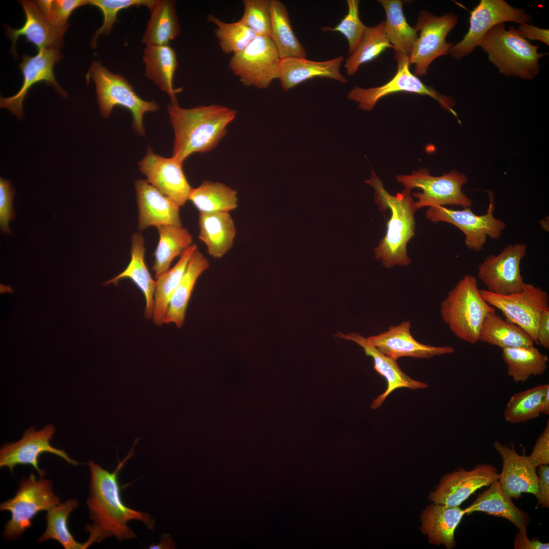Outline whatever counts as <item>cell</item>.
Instances as JSON below:
<instances>
[{
	"instance_id": "cell-1",
	"label": "cell",
	"mask_w": 549,
	"mask_h": 549,
	"mask_svg": "<svg viewBox=\"0 0 549 549\" xmlns=\"http://www.w3.org/2000/svg\"><path fill=\"white\" fill-rule=\"evenodd\" d=\"M140 437L136 438L128 455L113 472L103 468L93 461L88 465L90 473L89 495L86 503L93 524L87 525L85 530L89 533L84 542L87 548L94 542H100L110 537L119 541L136 538L133 530L128 525L131 521L137 520L153 530L155 521L147 512L133 509L122 501L118 482V473L127 462L134 455V448Z\"/></svg>"
},
{
	"instance_id": "cell-2",
	"label": "cell",
	"mask_w": 549,
	"mask_h": 549,
	"mask_svg": "<svg viewBox=\"0 0 549 549\" xmlns=\"http://www.w3.org/2000/svg\"><path fill=\"white\" fill-rule=\"evenodd\" d=\"M167 111L174 132L173 156L182 162L193 154L215 148L236 114L235 110L217 104L183 108L171 104Z\"/></svg>"
},
{
	"instance_id": "cell-3",
	"label": "cell",
	"mask_w": 549,
	"mask_h": 549,
	"mask_svg": "<svg viewBox=\"0 0 549 549\" xmlns=\"http://www.w3.org/2000/svg\"><path fill=\"white\" fill-rule=\"evenodd\" d=\"M365 182L374 188V202L380 210L384 212L389 209L391 212L386 234L374 248L375 257L387 268L410 264L407 245L415 235L414 213L417 210L411 191L404 189L395 196L390 194L373 170Z\"/></svg>"
},
{
	"instance_id": "cell-4",
	"label": "cell",
	"mask_w": 549,
	"mask_h": 549,
	"mask_svg": "<svg viewBox=\"0 0 549 549\" xmlns=\"http://www.w3.org/2000/svg\"><path fill=\"white\" fill-rule=\"evenodd\" d=\"M489 60L499 72L507 76L532 80L539 73V59L544 54L523 38L512 25L497 24L485 35L479 46Z\"/></svg>"
},
{
	"instance_id": "cell-5",
	"label": "cell",
	"mask_w": 549,
	"mask_h": 549,
	"mask_svg": "<svg viewBox=\"0 0 549 549\" xmlns=\"http://www.w3.org/2000/svg\"><path fill=\"white\" fill-rule=\"evenodd\" d=\"M481 296L476 277L466 274L448 293L440 305L443 320L461 340L475 344L486 315L495 312Z\"/></svg>"
},
{
	"instance_id": "cell-6",
	"label": "cell",
	"mask_w": 549,
	"mask_h": 549,
	"mask_svg": "<svg viewBox=\"0 0 549 549\" xmlns=\"http://www.w3.org/2000/svg\"><path fill=\"white\" fill-rule=\"evenodd\" d=\"M92 79L95 84L101 115L109 117L115 106L127 109L132 115V127L140 136L145 134L143 117L147 112H156L160 106L154 101L142 99L123 76L113 74L98 61L94 62L86 75L87 83Z\"/></svg>"
},
{
	"instance_id": "cell-7",
	"label": "cell",
	"mask_w": 549,
	"mask_h": 549,
	"mask_svg": "<svg viewBox=\"0 0 549 549\" xmlns=\"http://www.w3.org/2000/svg\"><path fill=\"white\" fill-rule=\"evenodd\" d=\"M52 486L50 479H37L33 472L28 477L21 479L15 496L0 505L1 511H8L11 514L4 526V539H18L32 526L33 518L39 512L47 511L60 503Z\"/></svg>"
},
{
	"instance_id": "cell-8",
	"label": "cell",
	"mask_w": 549,
	"mask_h": 549,
	"mask_svg": "<svg viewBox=\"0 0 549 549\" xmlns=\"http://www.w3.org/2000/svg\"><path fill=\"white\" fill-rule=\"evenodd\" d=\"M394 57L398 69L396 74L390 80L376 87L364 88L355 86L348 93V99L357 102L360 109L371 111L380 99L388 95L399 92L414 93L433 98L442 108L456 116V113L453 109L455 104L454 99L441 94L433 87L425 85L412 74L409 69L408 55L395 52Z\"/></svg>"
},
{
	"instance_id": "cell-9",
	"label": "cell",
	"mask_w": 549,
	"mask_h": 549,
	"mask_svg": "<svg viewBox=\"0 0 549 549\" xmlns=\"http://www.w3.org/2000/svg\"><path fill=\"white\" fill-rule=\"evenodd\" d=\"M397 181L404 185L407 190L421 189L422 192L413 193L418 200L415 202L417 209L423 207H435L453 205L471 207L472 201L462 190L467 182L466 175L455 170L440 176H434L428 169L422 168L411 174L400 175Z\"/></svg>"
},
{
	"instance_id": "cell-10",
	"label": "cell",
	"mask_w": 549,
	"mask_h": 549,
	"mask_svg": "<svg viewBox=\"0 0 549 549\" xmlns=\"http://www.w3.org/2000/svg\"><path fill=\"white\" fill-rule=\"evenodd\" d=\"M488 194L489 204L484 215H476L470 207L455 210L439 206L429 207L426 212V218L434 223L445 222L454 225L464 234L467 248L480 252L488 237L499 239L506 228L505 223L494 216V196L490 191Z\"/></svg>"
},
{
	"instance_id": "cell-11",
	"label": "cell",
	"mask_w": 549,
	"mask_h": 549,
	"mask_svg": "<svg viewBox=\"0 0 549 549\" xmlns=\"http://www.w3.org/2000/svg\"><path fill=\"white\" fill-rule=\"evenodd\" d=\"M480 292L489 304L502 312L506 321L520 326L537 344L540 316L549 310V296L546 291L525 283L522 290L515 293L497 294L486 289L480 290Z\"/></svg>"
},
{
	"instance_id": "cell-12",
	"label": "cell",
	"mask_w": 549,
	"mask_h": 549,
	"mask_svg": "<svg viewBox=\"0 0 549 549\" xmlns=\"http://www.w3.org/2000/svg\"><path fill=\"white\" fill-rule=\"evenodd\" d=\"M458 19V16L453 12L437 16L426 11L419 12L413 27L417 32H420L419 36L409 56L410 65H414L416 76L425 75L434 60L449 54L453 44L447 43L446 38Z\"/></svg>"
},
{
	"instance_id": "cell-13",
	"label": "cell",
	"mask_w": 549,
	"mask_h": 549,
	"mask_svg": "<svg viewBox=\"0 0 549 549\" xmlns=\"http://www.w3.org/2000/svg\"><path fill=\"white\" fill-rule=\"evenodd\" d=\"M532 20L523 9L512 7L504 0H481L470 11L469 27L463 39L451 47L449 54L460 59L479 46L486 33L494 26L513 22L519 24Z\"/></svg>"
},
{
	"instance_id": "cell-14",
	"label": "cell",
	"mask_w": 549,
	"mask_h": 549,
	"mask_svg": "<svg viewBox=\"0 0 549 549\" xmlns=\"http://www.w3.org/2000/svg\"><path fill=\"white\" fill-rule=\"evenodd\" d=\"M280 61L271 38L257 36L243 50L233 55L229 67L243 85L266 88L279 79Z\"/></svg>"
},
{
	"instance_id": "cell-15",
	"label": "cell",
	"mask_w": 549,
	"mask_h": 549,
	"mask_svg": "<svg viewBox=\"0 0 549 549\" xmlns=\"http://www.w3.org/2000/svg\"><path fill=\"white\" fill-rule=\"evenodd\" d=\"M525 243L508 245L498 255L488 256L479 265L477 277L487 291L506 295L521 291L525 282L520 264L527 253Z\"/></svg>"
},
{
	"instance_id": "cell-16",
	"label": "cell",
	"mask_w": 549,
	"mask_h": 549,
	"mask_svg": "<svg viewBox=\"0 0 549 549\" xmlns=\"http://www.w3.org/2000/svg\"><path fill=\"white\" fill-rule=\"evenodd\" d=\"M55 433L52 424H48L37 431L34 427L26 430L21 439L14 443L3 445L0 450V467H7L13 473L19 465H29L38 472L40 477L46 475L39 466V458L44 453H51L65 460L68 463L77 466L80 463L72 459L64 450L52 446L50 440Z\"/></svg>"
},
{
	"instance_id": "cell-17",
	"label": "cell",
	"mask_w": 549,
	"mask_h": 549,
	"mask_svg": "<svg viewBox=\"0 0 549 549\" xmlns=\"http://www.w3.org/2000/svg\"><path fill=\"white\" fill-rule=\"evenodd\" d=\"M182 163L173 156L169 158L156 154L148 147L138 165L150 184L182 206L192 189L183 171Z\"/></svg>"
},
{
	"instance_id": "cell-18",
	"label": "cell",
	"mask_w": 549,
	"mask_h": 549,
	"mask_svg": "<svg viewBox=\"0 0 549 549\" xmlns=\"http://www.w3.org/2000/svg\"><path fill=\"white\" fill-rule=\"evenodd\" d=\"M499 478V473L492 465L480 464L469 471L460 468L443 477L429 498L435 504L459 506L476 490Z\"/></svg>"
},
{
	"instance_id": "cell-19",
	"label": "cell",
	"mask_w": 549,
	"mask_h": 549,
	"mask_svg": "<svg viewBox=\"0 0 549 549\" xmlns=\"http://www.w3.org/2000/svg\"><path fill=\"white\" fill-rule=\"evenodd\" d=\"M60 59V54L59 49L57 48L41 49L34 56L23 55L22 61L19 66L23 78L22 86L14 96L1 97V107L8 109L19 119L22 118L23 100L30 88L41 81L53 85L63 96L67 95L57 83L53 72L54 65L58 63Z\"/></svg>"
},
{
	"instance_id": "cell-20",
	"label": "cell",
	"mask_w": 549,
	"mask_h": 549,
	"mask_svg": "<svg viewBox=\"0 0 549 549\" xmlns=\"http://www.w3.org/2000/svg\"><path fill=\"white\" fill-rule=\"evenodd\" d=\"M495 449L502 461V469L499 481L505 494L509 497L518 498L523 493H530L537 499L539 487L536 468L525 453L519 454L513 445L509 446L499 441L494 443Z\"/></svg>"
},
{
	"instance_id": "cell-21",
	"label": "cell",
	"mask_w": 549,
	"mask_h": 549,
	"mask_svg": "<svg viewBox=\"0 0 549 549\" xmlns=\"http://www.w3.org/2000/svg\"><path fill=\"white\" fill-rule=\"evenodd\" d=\"M410 327V321H403L391 326L386 331L366 339L379 352L394 360L402 357L429 358L454 352L451 346H434L418 342L411 335Z\"/></svg>"
},
{
	"instance_id": "cell-22",
	"label": "cell",
	"mask_w": 549,
	"mask_h": 549,
	"mask_svg": "<svg viewBox=\"0 0 549 549\" xmlns=\"http://www.w3.org/2000/svg\"><path fill=\"white\" fill-rule=\"evenodd\" d=\"M138 207V228L143 230L150 226H182L179 214L180 206L162 193L146 180L135 182Z\"/></svg>"
},
{
	"instance_id": "cell-23",
	"label": "cell",
	"mask_w": 549,
	"mask_h": 549,
	"mask_svg": "<svg viewBox=\"0 0 549 549\" xmlns=\"http://www.w3.org/2000/svg\"><path fill=\"white\" fill-rule=\"evenodd\" d=\"M25 14V22L18 29L5 26L6 34L12 40L11 52L17 56L15 44L20 36H24L27 41L41 49H59L63 46V37L66 29L53 25L44 16L36 2L20 1Z\"/></svg>"
},
{
	"instance_id": "cell-24",
	"label": "cell",
	"mask_w": 549,
	"mask_h": 549,
	"mask_svg": "<svg viewBox=\"0 0 549 549\" xmlns=\"http://www.w3.org/2000/svg\"><path fill=\"white\" fill-rule=\"evenodd\" d=\"M343 60L342 55L322 62L295 57L282 58L279 77L281 86L284 90L288 91L315 77L329 78L345 84L347 80L340 72Z\"/></svg>"
},
{
	"instance_id": "cell-25",
	"label": "cell",
	"mask_w": 549,
	"mask_h": 549,
	"mask_svg": "<svg viewBox=\"0 0 549 549\" xmlns=\"http://www.w3.org/2000/svg\"><path fill=\"white\" fill-rule=\"evenodd\" d=\"M337 336L352 341L361 346L365 354L372 357L374 369L386 381V390L372 402L371 408L375 410L380 407L389 394L396 389L408 388L417 389L428 387L426 383L414 380L404 373L399 367L396 360L381 353L375 347L369 344L366 338L362 336L355 333L348 334L339 333Z\"/></svg>"
},
{
	"instance_id": "cell-26",
	"label": "cell",
	"mask_w": 549,
	"mask_h": 549,
	"mask_svg": "<svg viewBox=\"0 0 549 549\" xmlns=\"http://www.w3.org/2000/svg\"><path fill=\"white\" fill-rule=\"evenodd\" d=\"M466 514L475 511L485 512L489 515L501 517L513 524L520 532L527 534V528L530 522L529 515L518 509L508 496L498 480L489 485V487L479 494L476 499L467 508Z\"/></svg>"
},
{
	"instance_id": "cell-27",
	"label": "cell",
	"mask_w": 549,
	"mask_h": 549,
	"mask_svg": "<svg viewBox=\"0 0 549 549\" xmlns=\"http://www.w3.org/2000/svg\"><path fill=\"white\" fill-rule=\"evenodd\" d=\"M130 252L131 260L126 269L104 285H116L120 280L130 279L143 293L145 300V317L150 319L153 315L156 282L152 279L145 262L144 239L141 233L136 232L132 235Z\"/></svg>"
},
{
	"instance_id": "cell-28",
	"label": "cell",
	"mask_w": 549,
	"mask_h": 549,
	"mask_svg": "<svg viewBox=\"0 0 549 549\" xmlns=\"http://www.w3.org/2000/svg\"><path fill=\"white\" fill-rule=\"evenodd\" d=\"M198 224L199 238L212 257L220 258L232 248L236 230L229 212H200Z\"/></svg>"
},
{
	"instance_id": "cell-29",
	"label": "cell",
	"mask_w": 549,
	"mask_h": 549,
	"mask_svg": "<svg viewBox=\"0 0 549 549\" xmlns=\"http://www.w3.org/2000/svg\"><path fill=\"white\" fill-rule=\"evenodd\" d=\"M466 514L459 506L439 504L428 506L422 515V532L427 534L431 543L443 544L447 548L454 547V531Z\"/></svg>"
},
{
	"instance_id": "cell-30",
	"label": "cell",
	"mask_w": 549,
	"mask_h": 549,
	"mask_svg": "<svg viewBox=\"0 0 549 549\" xmlns=\"http://www.w3.org/2000/svg\"><path fill=\"white\" fill-rule=\"evenodd\" d=\"M143 60L146 77L168 95L172 104H178L176 95L181 88L173 87L174 75L178 65L174 50L169 45L146 46Z\"/></svg>"
},
{
	"instance_id": "cell-31",
	"label": "cell",
	"mask_w": 549,
	"mask_h": 549,
	"mask_svg": "<svg viewBox=\"0 0 549 549\" xmlns=\"http://www.w3.org/2000/svg\"><path fill=\"white\" fill-rule=\"evenodd\" d=\"M148 9L150 16L142 38V43L146 46L169 45V43L176 38L180 32L175 1L154 0Z\"/></svg>"
},
{
	"instance_id": "cell-32",
	"label": "cell",
	"mask_w": 549,
	"mask_h": 549,
	"mask_svg": "<svg viewBox=\"0 0 549 549\" xmlns=\"http://www.w3.org/2000/svg\"><path fill=\"white\" fill-rule=\"evenodd\" d=\"M209 266V261L197 249L170 300L164 323H174L177 327L182 326L188 302L196 281Z\"/></svg>"
},
{
	"instance_id": "cell-33",
	"label": "cell",
	"mask_w": 549,
	"mask_h": 549,
	"mask_svg": "<svg viewBox=\"0 0 549 549\" xmlns=\"http://www.w3.org/2000/svg\"><path fill=\"white\" fill-rule=\"evenodd\" d=\"M478 341L496 346L502 349L507 348L534 346V342L529 334L518 325L503 319L495 312L485 316L479 335Z\"/></svg>"
},
{
	"instance_id": "cell-34",
	"label": "cell",
	"mask_w": 549,
	"mask_h": 549,
	"mask_svg": "<svg viewBox=\"0 0 549 549\" xmlns=\"http://www.w3.org/2000/svg\"><path fill=\"white\" fill-rule=\"evenodd\" d=\"M157 228L159 240L152 267L156 279L167 271L173 260L193 245L192 235L182 226L164 225Z\"/></svg>"
},
{
	"instance_id": "cell-35",
	"label": "cell",
	"mask_w": 549,
	"mask_h": 549,
	"mask_svg": "<svg viewBox=\"0 0 549 549\" xmlns=\"http://www.w3.org/2000/svg\"><path fill=\"white\" fill-rule=\"evenodd\" d=\"M507 374L516 383L525 382L531 376L543 375L548 357L534 346L502 349Z\"/></svg>"
},
{
	"instance_id": "cell-36",
	"label": "cell",
	"mask_w": 549,
	"mask_h": 549,
	"mask_svg": "<svg viewBox=\"0 0 549 549\" xmlns=\"http://www.w3.org/2000/svg\"><path fill=\"white\" fill-rule=\"evenodd\" d=\"M270 38L281 59L290 57L306 58V51L291 25L285 5L279 0H270Z\"/></svg>"
},
{
	"instance_id": "cell-37",
	"label": "cell",
	"mask_w": 549,
	"mask_h": 549,
	"mask_svg": "<svg viewBox=\"0 0 549 549\" xmlns=\"http://www.w3.org/2000/svg\"><path fill=\"white\" fill-rule=\"evenodd\" d=\"M197 245L193 244L180 256L175 265L160 275L156 279L154 294V322L158 326L164 323L170 300L181 280Z\"/></svg>"
},
{
	"instance_id": "cell-38",
	"label": "cell",
	"mask_w": 549,
	"mask_h": 549,
	"mask_svg": "<svg viewBox=\"0 0 549 549\" xmlns=\"http://www.w3.org/2000/svg\"><path fill=\"white\" fill-rule=\"evenodd\" d=\"M385 14V30L394 52L409 56L417 39L416 30L409 25L403 11V2L399 0H380Z\"/></svg>"
},
{
	"instance_id": "cell-39",
	"label": "cell",
	"mask_w": 549,
	"mask_h": 549,
	"mask_svg": "<svg viewBox=\"0 0 549 549\" xmlns=\"http://www.w3.org/2000/svg\"><path fill=\"white\" fill-rule=\"evenodd\" d=\"M188 200L202 213L229 212L237 207V191L220 182L204 181L192 188Z\"/></svg>"
},
{
	"instance_id": "cell-40",
	"label": "cell",
	"mask_w": 549,
	"mask_h": 549,
	"mask_svg": "<svg viewBox=\"0 0 549 549\" xmlns=\"http://www.w3.org/2000/svg\"><path fill=\"white\" fill-rule=\"evenodd\" d=\"M78 505L76 499L70 498L47 510L46 530L39 538L38 542L53 539L65 549L86 548L85 542L80 543L75 540L68 527L69 516Z\"/></svg>"
},
{
	"instance_id": "cell-41",
	"label": "cell",
	"mask_w": 549,
	"mask_h": 549,
	"mask_svg": "<svg viewBox=\"0 0 549 549\" xmlns=\"http://www.w3.org/2000/svg\"><path fill=\"white\" fill-rule=\"evenodd\" d=\"M549 384H541L514 393L504 411L505 420L510 423L526 422L542 414L545 394Z\"/></svg>"
},
{
	"instance_id": "cell-42",
	"label": "cell",
	"mask_w": 549,
	"mask_h": 549,
	"mask_svg": "<svg viewBox=\"0 0 549 549\" xmlns=\"http://www.w3.org/2000/svg\"><path fill=\"white\" fill-rule=\"evenodd\" d=\"M388 48L393 49L386 35L384 21L374 26H367L359 45L346 60L347 74L353 75L361 65L375 59Z\"/></svg>"
},
{
	"instance_id": "cell-43",
	"label": "cell",
	"mask_w": 549,
	"mask_h": 549,
	"mask_svg": "<svg viewBox=\"0 0 549 549\" xmlns=\"http://www.w3.org/2000/svg\"><path fill=\"white\" fill-rule=\"evenodd\" d=\"M207 19L217 26L216 36L222 50L227 54L240 52L257 36L239 21L227 23L212 14L209 15Z\"/></svg>"
},
{
	"instance_id": "cell-44",
	"label": "cell",
	"mask_w": 549,
	"mask_h": 549,
	"mask_svg": "<svg viewBox=\"0 0 549 549\" xmlns=\"http://www.w3.org/2000/svg\"><path fill=\"white\" fill-rule=\"evenodd\" d=\"M244 11L239 20L256 36L270 38V0H243Z\"/></svg>"
},
{
	"instance_id": "cell-45",
	"label": "cell",
	"mask_w": 549,
	"mask_h": 549,
	"mask_svg": "<svg viewBox=\"0 0 549 549\" xmlns=\"http://www.w3.org/2000/svg\"><path fill=\"white\" fill-rule=\"evenodd\" d=\"M348 12L344 17L333 28L323 27L324 31L340 33L347 39L350 55L359 45L367 27L361 21L359 15L358 0H347Z\"/></svg>"
},
{
	"instance_id": "cell-46",
	"label": "cell",
	"mask_w": 549,
	"mask_h": 549,
	"mask_svg": "<svg viewBox=\"0 0 549 549\" xmlns=\"http://www.w3.org/2000/svg\"><path fill=\"white\" fill-rule=\"evenodd\" d=\"M154 0H89V4L98 8L102 12L103 22L97 30L92 41L93 47L96 46V41L101 35H107L114 23L117 22L119 11L134 6H144L148 8Z\"/></svg>"
},
{
	"instance_id": "cell-47",
	"label": "cell",
	"mask_w": 549,
	"mask_h": 549,
	"mask_svg": "<svg viewBox=\"0 0 549 549\" xmlns=\"http://www.w3.org/2000/svg\"><path fill=\"white\" fill-rule=\"evenodd\" d=\"M36 3L45 18L54 26L67 29L68 20L76 8L89 4V0L37 1Z\"/></svg>"
},
{
	"instance_id": "cell-48",
	"label": "cell",
	"mask_w": 549,
	"mask_h": 549,
	"mask_svg": "<svg viewBox=\"0 0 549 549\" xmlns=\"http://www.w3.org/2000/svg\"><path fill=\"white\" fill-rule=\"evenodd\" d=\"M15 192L10 182L1 178L0 224L1 231L4 233L11 234L8 224L11 220H14L15 218V212L12 206Z\"/></svg>"
},
{
	"instance_id": "cell-49",
	"label": "cell",
	"mask_w": 549,
	"mask_h": 549,
	"mask_svg": "<svg viewBox=\"0 0 549 549\" xmlns=\"http://www.w3.org/2000/svg\"><path fill=\"white\" fill-rule=\"evenodd\" d=\"M532 464L536 468L549 464V420L537 439L532 451L528 456Z\"/></svg>"
},
{
	"instance_id": "cell-50",
	"label": "cell",
	"mask_w": 549,
	"mask_h": 549,
	"mask_svg": "<svg viewBox=\"0 0 549 549\" xmlns=\"http://www.w3.org/2000/svg\"><path fill=\"white\" fill-rule=\"evenodd\" d=\"M538 477L539 479V497L538 505H541L543 508L549 506V466L543 465L538 467Z\"/></svg>"
},
{
	"instance_id": "cell-51",
	"label": "cell",
	"mask_w": 549,
	"mask_h": 549,
	"mask_svg": "<svg viewBox=\"0 0 549 549\" xmlns=\"http://www.w3.org/2000/svg\"><path fill=\"white\" fill-rule=\"evenodd\" d=\"M517 29L519 34L528 40H538L547 46L549 45L548 29L539 28L529 23H524L520 24Z\"/></svg>"
},
{
	"instance_id": "cell-52",
	"label": "cell",
	"mask_w": 549,
	"mask_h": 549,
	"mask_svg": "<svg viewBox=\"0 0 549 549\" xmlns=\"http://www.w3.org/2000/svg\"><path fill=\"white\" fill-rule=\"evenodd\" d=\"M537 342L544 348H549V310L543 312L540 316L537 329Z\"/></svg>"
},
{
	"instance_id": "cell-53",
	"label": "cell",
	"mask_w": 549,
	"mask_h": 549,
	"mask_svg": "<svg viewBox=\"0 0 549 549\" xmlns=\"http://www.w3.org/2000/svg\"><path fill=\"white\" fill-rule=\"evenodd\" d=\"M514 548L548 549L549 543H543L538 539L530 540L527 534H524L518 531L514 539Z\"/></svg>"
},
{
	"instance_id": "cell-54",
	"label": "cell",
	"mask_w": 549,
	"mask_h": 549,
	"mask_svg": "<svg viewBox=\"0 0 549 549\" xmlns=\"http://www.w3.org/2000/svg\"><path fill=\"white\" fill-rule=\"evenodd\" d=\"M173 543L170 535L166 533L162 534L161 541L158 544H151L149 548L151 549L172 548L174 546Z\"/></svg>"
},
{
	"instance_id": "cell-55",
	"label": "cell",
	"mask_w": 549,
	"mask_h": 549,
	"mask_svg": "<svg viewBox=\"0 0 549 549\" xmlns=\"http://www.w3.org/2000/svg\"><path fill=\"white\" fill-rule=\"evenodd\" d=\"M542 414H549V390L546 392L542 404Z\"/></svg>"
}]
</instances>
